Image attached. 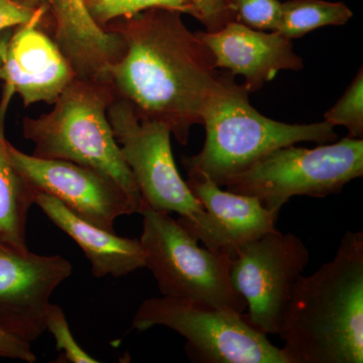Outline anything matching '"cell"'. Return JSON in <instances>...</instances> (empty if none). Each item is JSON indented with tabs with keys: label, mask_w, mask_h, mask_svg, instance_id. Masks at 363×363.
I'll use <instances>...</instances> for the list:
<instances>
[{
	"label": "cell",
	"mask_w": 363,
	"mask_h": 363,
	"mask_svg": "<svg viewBox=\"0 0 363 363\" xmlns=\"http://www.w3.org/2000/svg\"><path fill=\"white\" fill-rule=\"evenodd\" d=\"M180 11L152 7L105 26L121 35L123 57L105 77L116 97L143 121L166 124L177 142L187 145L225 71L217 70L209 49L191 33Z\"/></svg>",
	"instance_id": "6da1fadb"
},
{
	"label": "cell",
	"mask_w": 363,
	"mask_h": 363,
	"mask_svg": "<svg viewBox=\"0 0 363 363\" xmlns=\"http://www.w3.org/2000/svg\"><path fill=\"white\" fill-rule=\"evenodd\" d=\"M278 335L290 363L363 362L362 231H347L333 259L301 277Z\"/></svg>",
	"instance_id": "7a4b0ae2"
},
{
	"label": "cell",
	"mask_w": 363,
	"mask_h": 363,
	"mask_svg": "<svg viewBox=\"0 0 363 363\" xmlns=\"http://www.w3.org/2000/svg\"><path fill=\"white\" fill-rule=\"evenodd\" d=\"M250 91L225 71L218 89L203 114L206 138L201 152L183 157L186 171L197 172L217 185L252 166L274 150L301 142L324 145L337 135L330 123L289 124L253 108Z\"/></svg>",
	"instance_id": "3957f363"
},
{
	"label": "cell",
	"mask_w": 363,
	"mask_h": 363,
	"mask_svg": "<svg viewBox=\"0 0 363 363\" xmlns=\"http://www.w3.org/2000/svg\"><path fill=\"white\" fill-rule=\"evenodd\" d=\"M116 98L108 81L76 78L49 113L26 117L23 130L33 156L88 167L116 182L140 209V191L107 116Z\"/></svg>",
	"instance_id": "277c9868"
},
{
	"label": "cell",
	"mask_w": 363,
	"mask_h": 363,
	"mask_svg": "<svg viewBox=\"0 0 363 363\" xmlns=\"http://www.w3.org/2000/svg\"><path fill=\"white\" fill-rule=\"evenodd\" d=\"M107 116L140 191V206L178 213L179 223L201 240L205 247L228 252L216 222L205 211L187 182L179 174L168 126L140 119L131 105L118 97L109 105Z\"/></svg>",
	"instance_id": "5b68a950"
},
{
	"label": "cell",
	"mask_w": 363,
	"mask_h": 363,
	"mask_svg": "<svg viewBox=\"0 0 363 363\" xmlns=\"http://www.w3.org/2000/svg\"><path fill=\"white\" fill-rule=\"evenodd\" d=\"M140 238L145 267L157 279L164 297L186 298L220 309L241 313L247 303L230 281L233 257L223 250L200 247L198 240L168 212L142 205Z\"/></svg>",
	"instance_id": "8992f818"
},
{
	"label": "cell",
	"mask_w": 363,
	"mask_h": 363,
	"mask_svg": "<svg viewBox=\"0 0 363 363\" xmlns=\"http://www.w3.org/2000/svg\"><path fill=\"white\" fill-rule=\"evenodd\" d=\"M281 147L227 179L224 187L281 211L294 196L325 198L363 175V140L346 136L315 149Z\"/></svg>",
	"instance_id": "52a82bcc"
},
{
	"label": "cell",
	"mask_w": 363,
	"mask_h": 363,
	"mask_svg": "<svg viewBox=\"0 0 363 363\" xmlns=\"http://www.w3.org/2000/svg\"><path fill=\"white\" fill-rule=\"evenodd\" d=\"M155 326L168 327L187 339L186 352L192 362L290 363L245 313L162 296L143 301L133 319V328L138 331Z\"/></svg>",
	"instance_id": "ba28073f"
},
{
	"label": "cell",
	"mask_w": 363,
	"mask_h": 363,
	"mask_svg": "<svg viewBox=\"0 0 363 363\" xmlns=\"http://www.w3.org/2000/svg\"><path fill=\"white\" fill-rule=\"evenodd\" d=\"M309 259L300 238L277 229L238 248L229 274L234 290L247 303L245 315L255 328L267 335L279 333Z\"/></svg>",
	"instance_id": "9c48e42d"
},
{
	"label": "cell",
	"mask_w": 363,
	"mask_h": 363,
	"mask_svg": "<svg viewBox=\"0 0 363 363\" xmlns=\"http://www.w3.org/2000/svg\"><path fill=\"white\" fill-rule=\"evenodd\" d=\"M18 173L35 192L54 196L79 218L114 231V222L138 212V206L116 182L96 169L63 160L40 159L9 143Z\"/></svg>",
	"instance_id": "30bf717a"
},
{
	"label": "cell",
	"mask_w": 363,
	"mask_h": 363,
	"mask_svg": "<svg viewBox=\"0 0 363 363\" xmlns=\"http://www.w3.org/2000/svg\"><path fill=\"white\" fill-rule=\"evenodd\" d=\"M60 255H40L0 242V328L32 343L47 330L52 294L72 274Z\"/></svg>",
	"instance_id": "8fae6325"
},
{
	"label": "cell",
	"mask_w": 363,
	"mask_h": 363,
	"mask_svg": "<svg viewBox=\"0 0 363 363\" xmlns=\"http://www.w3.org/2000/svg\"><path fill=\"white\" fill-rule=\"evenodd\" d=\"M47 11V6L40 7L30 21L14 28L2 57L0 80L13 88L26 107L54 104L77 78L58 45L40 30Z\"/></svg>",
	"instance_id": "7c38bea8"
},
{
	"label": "cell",
	"mask_w": 363,
	"mask_h": 363,
	"mask_svg": "<svg viewBox=\"0 0 363 363\" xmlns=\"http://www.w3.org/2000/svg\"><path fill=\"white\" fill-rule=\"evenodd\" d=\"M215 67L245 78L250 92L259 90L281 70L304 68L290 39L278 32L266 33L230 21L216 32H198Z\"/></svg>",
	"instance_id": "4fadbf2b"
},
{
	"label": "cell",
	"mask_w": 363,
	"mask_h": 363,
	"mask_svg": "<svg viewBox=\"0 0 363 363\" xmlns=\"http://www.w3.org/2000/svg\"><path fill=\"white\" fill-rule=\"evenodd\" d=\"M54 40L79 79L106 80L107 69L123 57L125 45L116 33L99 28L83 0H47Z\"/></svg>",
	"instance_id": "5bb4252c"
},
{
	"label": "cell",
	"mask_w": 363,
	"mask_h": 363,
	"mask_svg": "<svg viewBox=\"0 0 363 363\" xmlns=\"http://www.w3.org/2000/svg\"><path fill=\"white\" fill-rule=\"evenodd\" d=\"M35 204L84 252L95 278H121L145 267V253L140 240L121 238L88 223L54 196L35 192Z\"/></svg>",
	"instance_id": "9a60e30c"
},
{
	"label": "cell",
	"mask_w": 363,
	"mask_h": 363,
	"mask_svg": "<svg viewBox=\"0 0 363 363\" xmlns=\"http://www.w3.org/2000/svg\"><path fill=\"white\" fill-rule=\"evenodd\" d=\"M187 174L189 188L216 222L231 257L245 243L276 230L279 211L264 207L257 198L222 190L203 174Z\"/></svg>",
	"instance_id": "2e32d148"
},
{
	"label": "cell",
	"mask_w": 363,
	"mask_h": 363,
	"mask_svg": "<svg viewBox=\"0 0 363 363\" xmlns=\"http://www.w3.org/2000/svg\"><path fill=\"white\" fill-rule=\"evenodd\" d=\"M13 88L4 84L0 100V242L16 250L26 245L28 210L35 204V191L13 166L6 138V118Z\"/></svg>",
	"instance_id": "e0dca14e"
},
{
	"label": "cell",
	"mask_w": 363,
	"mask_h": 363,
	"mask_svg": "<svg viewBox=\"0 0 363 363\" xmlns=\"http://www.w3.org/2000/svg\"><path fill=\"white\" fill-rule=\"evenodd\" d=\"M351 18L352 11L343 2L289 0L281 2L276 32L288 39H297L323 26L345 25Z\"/></svg>",
	"instance_id": "ac0fdd59"
},
{
	"label": "cell",
	"mask_w": 363,
	"mask_h": 363,
	"mask_svg": "<svg viewBox=\"0 0 363 363\" xmlns=\"http://www.w3.org/2000/svg\"><path fill=\"white\" fill-rule=\"evenodd\" d=\"M93 21L102 30L111 21L130 18L152 7L174 9L193 16L188 0H83Z\"/></svg>",
	"instance_id": "d6986e66"
},
{
	"label": "cell",
	"mask_w": 363,
	"mask_h": 363,
	"mask_svg": "<svg viewBox=\"0 0 363 363\" xmlns=\"http://www.w3.org/2000/svg\"><path fill=\"white\" fill-rule=\"evenodd\" d=\"M324 121L332 126L347 128L348 136L362 138L363 135V69L348 86L340 99L324 114Z\"/></svg>",
	"instance_id": "ffe728a7"
},
{
	"label": "cell",
	"mask_w": 363,
	"mask_h": 363,
	"mask_svg": "<svg viewBox=\"0 0 363 363\" xmlns=\"http://www.w3.org/2000/svg\"><path fill=\"white\" fill-rule=\"evenodd\" d=\"M235 21L257 30L276 32L281 16L279 0H229Z\"/></svg>",
	"instance_id": "44dd1931"
},
{
	"label": "cell",
	"mask_w": 363,
	"mask_h": 363,
	"mask_svg": "<svg viewBox=\"0 0 363 363\" xmlns=\"http://www.w3.org/2000/svg\"><path fill=\"white\" fill-rule=\"evenodd\" d=\"M45 327L56 339V348L62 353L67 362L98 363L97 359L90 357L84 350L78 345L69 328L63 309L58 305L50 303L45 314Z\"/></svg>",
	"instance_id": "7402d4cb"
},
{
	"label": "cell",
	"mask_w": 363,
	"mask_h": 363,
	"mask_svg": "<svg viewBox=\"0 0 363 363\" xmlns=\"http://www.w3.org/2000/svg\"><path fill=\"white\" fill-rule=\"evenodd\" d=\"M193 16L206 26V32H216L230 21H235L229 0H188Z\"/></svg>",
	"instance_id": "603a6c76"
},
{
	"label": "cell",
	"mask_w": 363,
	"mask_h": 363,
	"mask_svg": "<svg viewBox=\"0 0 363 363\" xmlns=\"http://www.w3.org/2000/svg\"><path fill=\"white\" fill-rule=\"evenodd\" d=\"M0 357L23 360L28 363H33L37 360V357L30 347V343L14 337L1 328H0Z\"/></svg>",
	"instance_id": "cb8c5ba5"
},
{
	"label": "cell",
	"mask_w": 363,
	"mask_h": 363,
	"mask_svg": "<svg viewBox=\"0 0 363 363\" xmlns=\"http://www.w3.org/2000/svg\"><path fill=\"white\" fill-rule=\"evenodd\" d=\"M35 11L18 6L11 0H0V30L26 23Z\"/></svg>",
	"instance_id": "d4e9b609"
},
{
	"label": "cell",
	"mask_w": 363,
	"mask_h": 363,
	"mask_svg": "<svg viewBox=\"0 0 363 363\" xmlns=\"http://www.w3.org/2000/svg\"><path fill=\"white\" fill-rule=\"evenodd\" d=\"M14 28H7L0 30V67H1L2 57L6 51L7 43L13 35Z\"/></svg>",
	"instance_id": "484cf974"
},
{
	"label": "cell",
	"mask_w": 363,
	"mask_h": 363,
	"mask_svg": "<svg viewBox=\"0 0 363 363\" xmlns=\"http://www.w3.org/2000/svg\"><path fill=\"white\" fill-rule=\"evenodd\" d=\"M11 1L18 6L26 7V9H32V11L47 6V0H11Z\"/></svg>",
	"instance_id": "4316f807"
}]
</instances>
